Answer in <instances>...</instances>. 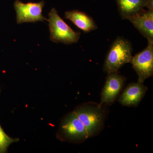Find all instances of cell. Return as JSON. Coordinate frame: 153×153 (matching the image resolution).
I'll return each mask as SVG.
<instances>
[{"instance_id":"11","label":"cell","mask_w":153,"mask_h":153,"mask_svg":"<svg viewBox=\"0 0 153 153\" xmlns=\"http://www.w3.org/2000/svg\"><path fill=\"white\" fill-rule=\"evenodd\" d=\"M122 19H129L144 10L147 0H116Z\"/></svg>"},{"instance_id":"1","label":"cell","mask_w":153,"mask_h":153,"mask_svg":"<svg viewBox=\"0 0 153 153\" xmlns=\"http://www.w3.org/2000/svg\"><path fill=\"white\" fill-rule=\"evenodd\" d=\"M131 43L123 37H117L111 44L104 65V70L108 74L118 72L124 64L130 63L132 57Z\"/></svg>"},{"instance_id":"4","label":"cell","mask_w":153,"mask_h":153,"mask_svg":"<svg viewBox=\"0 0 153 153\" xmlns=\"http://www.w3.org/2000/svg\"><path fill=\"white\" fill-rule=\"evenodd\" d=\"M130 63L138 75V82L143 83L147 78L153 76V42L148 41L147 47L132 56Z\"/></svg>"},{"instance_id":"7","label":"cell","mask_w":153,"mask_h":153,"mask_svg":"<svg viewBox=\"0 0 153 153\" xmlns=\"http://www.w3.org/2000/svg\"><path fill=\"white\" fill-rule=\"evenodd\" d=\"M101 93V103L111 104L115 100L123 87L126 79L117 72L108 74Z\"/></svg>"},{"instance_id":"9","label":"cell","mask_w":153,"mask_h":153,"mask_svg":"<svg viewBox=\"0 0 153 153\" xmlns=\"http://www.w3.org/2000/svg\"><path fill=\"white\" fill-rule=\"evenodd\" d=\"M147 89L142 83H131L124 91L119 101L123 105L135 106L142 99Z\"/></svg>"},{"instance_id":"8","label":"cell","mask_w":153,"mask_h":153,"mask_svg":"<svg viewBox=\"0 0 153 153\" xmlns=\"http://www.w3.org/2000/svg\"><path fill=\"white\" fill-rule=\"evenodd\" d=\"M128 20L148 41L153 42V11L144 10Z\"/></svg>"},{"instance_id":"12","label":"cell","mask_w":153,"mask_h":153,"mask_svg":"<svg viewBox=\"0 0 153 153\" xmlns=\"http://www.w3.org/2000/svg\"><path fill=\"white\" fill-rule=\"evenodd\" d=\"M19 141V139H14L9 137L5 133L0 125V153H7L9 146Z\"/></svg>"},{"instance_id":"3","label":"cell","mask_w":153,"mask_h":153,"mask_svg":"<svg viewBox=\"0 0 153 153\" xmlns=\"http://www.w3.org/2000/svg\"><path fill=\"white\" fill-rule=\"evenodd\" d=\"M74 112L85 126L88 137L97 134L102 128L104 113L100 106L83 105L78 108Z\"/></svg>"},{"instance_id":"6","label":"cell","mask_w":153,"mask_h":153,"mask_svg":"<svg viewBox=\"0 0 153 153\" xmlns=\"http://www.w3.org/2000/svg\"><path fill=\"white\" fill-rule=\"evenodd\" d=\"M60 131L64 137L73 141H83L88 138L85 126L74 112L68 115L63 121Z\"/></svg>"},{"instance_id":"10","label":"cell","mask_w":153,"mask_h":153,"mask_svg":"<svg viewBox=\"0 0 153 153\" xmlns=\"http://www.w3.org/2000/svg\"><path fill=\"white\" fill-rule=\"evenodd\" d=\"M65 18L71 21L79 29L88 33L97 29V26L91 17L84 12L73 10L66 12Z\"/></svg>"},{"instance_id":"2","label":"cell","mask_w":153,"mask_h":153,"mask_svg":"<svg viewBox=\"0 0 153 153\" xmlns=\"http://www.w3.org/2000/svg\"><path fill=\"white\" fill-rule=\"evenodd\" d=\"M50 40L55 43L70 44L78 42L80 33L75 32L59 16L57 10L52 8L49 13Z\"/></svg>"},{"instance_id":"5","label":"cell","mask_w":153,"mask_h":153,"mask_svg":"<svg viewBox=\"0 0 153 153\" xmlns=\"http://www.w3.org/2000/svg\"><path fill=\"white\" fill-rule=\"evenodd\" d=\"M45 5L44 1L40 2L24 3L16 0L14 7L16 12L17 22L21 24L26 22H36L47 20L42 15V10Z\"/></svg>"},{"instance_id":"13","label":"cell","mask_w":153,"mask_h":153,"mask_svg":"<svg viewBox=\"0 0 153 153\" xmlns=\"http://www.w3.org/2000/svg\"><path fill=\"white\" fill-rule=\"evenodd\" d=\"M149 10L153 11V0H147L146 6Z\"/></svg>"}]
</instances>
